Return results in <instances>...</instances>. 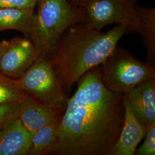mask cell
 <instances>
[{
	"label": "cell",
	"instance_id": "7c38bea8",
	"mask_svg": "<svg viewBox=\"0 0 155 155\" xmlns=\"http://www.w3.org/2000/svg\"><path fill=\"white\" fill-rule=\"evenodd\" d=\"M34 13L35 8H0V32L14 29L21 32L27 38L32 27Z\"/></svg>",
	"mask_w": 155,
	"mask_h": 155
},
{
	"label": "cell",
	"instance_id": "e0dca14e",
	"mask_svg": "<svg viewBox=\"0 0 155 155\" xmlns=\"http://www.w3.org/2000/svg\"><path fill=\"white\" fill-rule=\"evenodd\" d=\"M19 117V102L0 104V130Z\"/></svg>",
	"mask_w": 155,
	"mask_h": 155
},
{
	"label": "cell",
	"instance_id": "8992f818",
	"mask_svg": "<svg viewBox=\"0 0 155 155\" xmlns=\"http://www.w3.org/2000/svg\"><path fill=\"white\" fill-rule=\"evenodd\" d=\"M17 81L25 93L39 102L49 105L66 107L68 98L52 59L39 57Z\"/></svg>",
	"mask_w": 155,
	"mask_h": 155
},
{
	"label": "cell",
	"instance_id": "8fae6325",
	"mask_svg": "<svg viewBox=\"0 0 155 155\" xmlns=\"http://www.w3.org/2000/svg\"><path fill=\"white\" fill-rule=\"evenodd\" d=\"M34 133L14 119L0 130V155H28Z\"/></svg>",
	"mask_w": 155,
	"mask_h": 155
},
{
	"label": "cell",
	"instance_id": "d6986e66",
	"mask_svg": "<svg viewBox=\"0 0 155 155\" xmlns=\"http://www.w3.org/2000/svg\"><path fill=\"white\" fill-rule=\"evenodd\" d=\"M9 44V40L8 41L6 40H3L0 41V59L2 54L4 53V51L8 47Z\"/></svg>",
	"mask_w": 155,
	"mask_h": 155
},
{
	"label": "cell",
	"instance_id": "7a4b0ae2",
	"mask_svg": "<svg viewBox=\"0 0 155 155\" xmlns=\"http://www.w3.org/2000/svg\"><path fill=\"white\" fill-rule=\"evenodd\" d=\"M127 33L118 25L105 32L78 23L61 36L54 51L52 61L66 93L90 70L101 65Z\"/></svg>",
	"mask_w": 155,
	"mask_h": 155
},
{
	"label": "cell",
	"instance_id": "30bf717a",
	"mask_svg": "<svg viewBox=\"0 0 155 155\" xmlns=\"http://www.w3.org/2000/svg\"><path fill=\"white\" fill-rule=\"evenodd\" d=\"M126 94L139 122L147 127L155 122V78L143 81Z\"/></svg>",
	"mask_w": 155,
	"mask_h": 155
},
{
	"label": "cell",
	"instance_id": "ffe728a7",
	"mask_svg": "<svg viewBox=\"0 0 155 155\" xmlns=\"http://www.w3.org/2000/svg\"><path fill=\"white\" fill-rule=\"evenodd\" d=\"M79 0H68V1H70L72 4V5H74L75 6H77L79 2Z\"/></svg>",
	"mask_w": 155,
	"mask_h": 155
},
{
	"label": "cell",
	"instance_id": "5bb4252c",
	"mask_svg": "<svg viewBox=\"0 0 155 155\" xmlns=\"http://www.w3.org/2000/svg\"><path fill=\"white\" fill-rule=\"evenodd\" d=\"M62 115L34 133L28 155H46L47 151L57 141L58 125Z\"/></svg>",
	"mask_w": 155,
	"mask_h": 155
},
{
	"label": "cell",
	"instance_id": "277c9868",
	"mask_svg": "<svg viewBox=\"0 0 155 155\" xmlns=\"http://www.w3.org/2000/svg\"><path fill=\"white\" fill-rule=\"evenodd\" d=\"M101 80L116 94L127 93L143 81L155 78V68L140 61L124 48L117 47L101 64Z\"/></svg>",
	"mask_w": 155,
	"mask_h": 155
},
{
	"label": "cell",
	"instance_id": "2e32d148",
	"mask_svg": "<svg viewBox=\"0 0 155 155\" xmlns=\"http://www.w3.org/2000/svg\"><path fill=\"white\" fill-rule=\"evenodd\" d=\"M143 144L137 148L134 152L136 155H155V122L147 127V133Z\"/></svg>",
	"mask_w": 155,
	"mask_h": 155
},
{
	"label": "cell",
	"instance_id": "ac0fdd59",
	"mask_svg": "<svg viewBox=\"0 0 155 155\" xmlns=\"http://www.w3.org/2000/svg\"><path fill=\"white\" fill-rule=\"evenodd\" d=\"M38 0H0V8L26 9L35 8Z\"/></svg>",
	"mask_w": 155,
	"mask_h": 155
},
{
	"label": "cell",
	"instance_id": "9a60e30c",
	"mask_svg": "<svg viewBox=\"0 0 155 155\" xmlns=\"http://www.w3.org/2000/svg\"><path fill=\"white\" fill-rule=\"evenodd\" d=\"M25 94L17 79L8 77L0 73V104L19 102Z\"/></svg>",
	"mask_w": 155,
	"mask_h": 155
},
{
	"label": "cell",
	"instance_id": "3957f363",
	"mask_svg": "<svg viewBox=\"0 0 155 155\" xmlns=\"http://www.w3.org/2000/svg\"><path fill=\"white\" fill-rule=\"evenodd\" d=\"M36 6L27 38L39 57L51 59L61 36L70 27L82 22V15L68 0H38Z\"/></svg>",
	"mask_w": 155,
	"mask_h": 155
},
{
	"label": "cell",
	"instance_id": "6da1fadb",
	"mask_svg": "<svg viewBox=\"0 0 155 155\" xmlns=\"http://www.w3.org/2000/svg\"><path fill=\"white\" fill-rule=\"evenodd\" d=\"M77 83L72 117L46 155H110L124 121L123 94L106 87L98 67Z\"/></svg>",
	"mask_w": 155,
	"mask_h": 155
},
{
	"label": "cell",
	"instance_id": "9c48e42d",
	"mask_svg": "<svg viewBox=\"0 0 155 155\" xmlns=\"http://www.w3.org/2000/svg\"><path fill=\"white\" fill-rule=\"evenodd\" d=\"M123 101L125 107L124 124L110 155H134L147 130V127L142 125L134 116L126 94H123Z\"/></svg>",
	"mask_w": 155,
	"mask_h": 155
},
{
	"label": "cell",
	"instance_id": "ba28073f",
	"mask_svg": "<svg viewBox=\"0 0 155 155\" xmlns=\"http://www.w3.org/2000/svg\"><path fill=\"white\" fill-rule=\"evenodd\" d=\"M65 109L43 104L25 93L19 102L18 117L28 130L35 133L63 114Z\"/></svg>",
	"mask_w": 155,
	"mask_h": 155
},
{
	"label": "cell",
	"instance_id": "4fadbf2b",
	"mask_svg": "<svg viewBox=\"0 0 155 155\" xmlns=\"http://www.w3.org/2000/svg\"><path fill=\"white\" fill-rule=\"evenodd\" d=\"M137 12L142 24L141 35L147 50V58L153 65L155 62V8L138 5Z\"/></svg>",
	"mask_w": 155,
	"mask_h": 155
},
{
	"label": "cell",
	"instance_id": "52a82bcc",
	"mask_svg": "<svg viewBox=\"0 0 155 155\" xmlns=\"http://www.w3.org/2000/svg\"><path fill=\"white\" fill-rule=\"evenodd\" d=\"M38 58L29 39L26 37L13 38L1 57L0 73L13 79L20 78Z\"/></svg>",
	"mask_w": 155,
	"mask_h": 155
},
{
	"label": "cell",
	"instance_id": "5b68a950",
	"mask_svg": "<svg viewBox=\"0 0 155 155\" xmlns=\"http://www.w3.org/2000/svg\"><path fill=\"white\" fill-rule=\"evenodd\" d=\"M139 0H79L82 24L101 31L113 24L124 25L127 33H142L137 8Z\"/></svg>",
	"mask_w": 155,
	"mask_h": 155
}]
</instances>
